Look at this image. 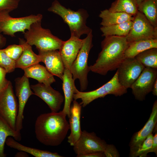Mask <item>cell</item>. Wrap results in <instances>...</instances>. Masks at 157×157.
Returning a JSON list of instances; mask_svg holds the SVG:
<instances>
[{
  "label": "cell",
  "instance_id": "4",
  "mask_svg": "<svg viewBox=\"0 0 157 157\" xmlns=\"http://www.w3.org/2000/svg\"><path fill=\"white\" fill-rule=\"evenodd\" d=\"M41 21L33 23L24 33L26 42L31 46L35 45L38 51L59 50L63 41L53 35L49 29L43 28Z\"/></svg>",
  "mask_w": 157,
  "mask_h": 157
},
{
  "label": "cell",
  "instance_id": "34",
  "mask_svg": "<svg viewBox=\"0 0 157 157\" xmlns=\"http://www.w3.org/2000/svg\"><path fill=\"white\" fill-rule=\"evenodd\" d=\"M105 157H118L120 155L115 147L113 144H107L104 151Z\"/></svg>",
  "mask_w": 157,
  "mask_h": 157
},
{
  "label": "cell",
  "instance_id": "7",
  "mask_svg": "<svg viewBox=\"0 0 157 157\" xmlns=\"http://www.w3.org/2000/svg\"><path fill=\"white\" fill-rule=\"evenodd\" d=\"M42 18L40 14L14 18L10 16L8 12L0 11V33L15 37L16 33H24L33 23L42 20Z\"/></svg>",
  "mask_w": 157,
  "mask_h": 157
},
{
  "label": "cell",
  "instance_id": "27",
  "mask_svg": "<svg viewBox=\"0 0 157 157\" xmlns=\"http://www.w3.org/2000/svg\"><path fill=\"white\" fill-rule=\"evenodd\" d=\"M142 13L155 28H157V0H144L138 6Z\"/></svg>",
  "mask_w": 157,
  "mask_h": 157
},
{
  "label": "cell",
  "instance_id": "19",
  "mask_svg": "<svg viewBox=\"0 0 157 157\" xmlns=\"http://www.w3.org/2000/svg\"><path fill=\"white\" fill-rule=\"evenodd\" d=\"M62 89L64 94V104L62 112L69 117L72 102L73 100L74 94L78 90L75 81L70 70L65 68L62 79Z\"/></svg>",
  "mask_w": 157,
  "mask_h": 157
},
{
  "label": "cell",
  "instance_id": "14",
  "mask_svg": "<svg viewBox=\"0 0 157 157\" xmlns=\"http://www.w3.org/2000/svg\"><path fill=\"white\" fill-rule=\"evenodd\" d=\"M30 86L34 95L44 101L51 112H58L64 101V97L60 93L54 89L51 85H46L42 83H39Z\"/></svg>",
  "mask_w": 157,
  "mask_h": 157
},
{
  "label": "cell",
  "instance_id": "22",
  "mask_svg": "<svg viewBox=\"0 0 157 157\" xmlns=\"http://www.w3.org/2000/svg\"><path fill=\"white\" fill-rule=\"evenodd\" d=\"M134 16L124 12H112L107 9L101 11L99 15L101 19L100 25L102 26L133 21Z\"/></svg>",
  "mask_w": 157,
  "mask_h": 157
},
{
  "label": "cell",
  "instance_id": "26",
  "mask_svg": "<svg viewBox=\"0 0 157 157\" xmlns=\"http://www.w3.org/2000/svg\"><path fill=\"white\" fill-rule=\"evenodd\" d=\"M132 24L133 21L130 20L108 26H101L100 29L102 33V36L126 37L131 30Z\"/></svg>",
  "mask_w": 157,
  "mask_h": 157
},
{
  "label": "cell",
  "instance_id": "8",
  "mask_svg": "<svg viewBox=\"0 0 157 157\" xmlns=\"http://www.w3.org/2000/svg\"><path fill=\"white\" fill-rule=\"evenodd\" d=\"M18 104L11 82L0 93V116L13 129H15Z\"/></svg>",
  "mask_w": 157,
  "mask_h": 157
},
{
  "label": "cell",
  "instance_id": "9",
  "mask_svg": "<svg viewBox=\"0 0 157 157\" xmlns=\"http://www.w3.org/2000/svg\"><path fill=\"white\" fill-rule=\"evenodd\" d=\"M129 43L135 41L157 38V28L154 27L143 13L138 11L131 28L126 37Z\"/></svg>",
  "mask_w": 157,
  "mask_h": 157
},
{
  "label": "cell",
  "instance_id": "17",
  "mask_svg": "<svg viewBox=\"0 0 157 157\" xmlns=\"http://www.w3.org/2000/svg\"><path fill=\"white\" fill-rule=\"evenodd\" d=\"M38 51L41 62L44 63L47 69L53 76L62 79L65 67L59 51Z\"/></svg>",
  "mask_w": 157,
  "mask_h": 157
},
{
  "label": "cell",
  "instance_id": "41",
  "mask_svg": "<svg viewBox=\"0 0 157 157\" xmlns=\"http://www.w3.org/2000/svg\"><path fill=\"white\" fill-rule=\"evenodd\" d=\"M137 0V3L138 6L144 0Z\"/></svg>",
  "mask_w": 157,
  "mask_h": 157
},
{
  "label": "cell",
  "instance_id": "28",
  "mask_svg": "<svg viewBox=\"0 0 157 157\" xmlns=\"http://www.w3.org/2000/svg\"><path fill=\"white\" fill-rule=\"evenodd\" d=\"M137 0H115L108 10L113 12L125 13L134 16L138 11Z\"/></svg>",
  "mask_w": 157,
  "mask_h": 157
},
{
  "label": "cell",
  "instance_id": "32",
  "mask_svg": "<svg viewBox=\"0 0 157 157\" xmlns=\"http://www.w3.org/2000/svg\"><path fill=\"white\" fill-rule=\"evenodd\" d=\"M3 50L10 58L15 61L22 54L23 47L20 44H13L8 46Z\"/></svg>",
  "mask_w": 157,
  "mask_h": 157
},
{
  "label": "cell",
  "instance_id": "29",
  "mask_svg": "<svg viewBox=\"0 0 157 157\" xmlns=\"http://www.w3.org/2000/svg\"><path fill=\"white\" fill-rule=\"evenodd\" d=\"M144 67L157 69V48L147 49L135 57Z\"/></svg>",
  "mask_w": 157,
  "mask_h": 157
},
{
  "label": "cell",
  "instance_id": "35",
  "mask_svg": "<svg viewBox=\"0 0 157 157\" xmlns=\"http://www.w3.org/2000/svg\"><path fill=\"white\" fill-rule=\"evenodd\" d=\"M7 73L5 70L0 66V93L7 86L9 82L6 78Z\"/></svg>",
  "mask_w": 157,
  "mask_h": 157
},
{
  "label": "cell",
  "instance_id": "37",
  "mask_svg": "<svg viewBox=\"0 0 157 157\" xmlns=\"http://www.w3.org/2000/svg\"><path fill=\"white\" fill-rule=\"evenodd\" d=\"M105 157L104 152L92 153L84 156L83 157Z\"/></svg>",
  "mask_w": 157,
  "mask_h": 157
},
{
  "label": "cell",
  "instance_id": "15",
  "mask_svg": "<svg viewBox=\"0 0 157 157\" xmlns=\"http://www.w3.org/2000/svg\"><path fill=\"white\" fill-rule=\"evenodd\" d=\"M157 123V101L156 100L153 104L151 112L148 121L142 129L132 135L129 144L130 157L147 137L152 133Z\"/></svg>",
  "mask_w": 157,
  "mask_h": 157
},
{
  "label": "cell",
  "instance_id": "11",
  "mask_svg": "<svg viewBox=\"0 0 157 157\" xmlns=\"http://www.w3.org/2000/svg\"><path fill=\"white\" fill-rule=\"evenodd\" d=\"M144 67L135 57L125 58L117 69L119 83L127 89L131 88Z\"/></svg>",
  "mask_w": 157,
  "mask_h": 157
},
{
  "label": "cell",
  "instance_id": "23",
  "mask_svg": "<svg viewBox=\"0 0 157 157\" xmlns=\"http://www.w3.org/2000/svg\"><path fill=\"white\" fill-rule=\"evenodd\" d=\"M5 144L8 147L19 151H23L36 157H62L57 153L43 150L24 145L17 142L14 138L9 136L6 141Z\"/></svg>",
  "mask_w": 157,
  "mask_h": 157
},
{
  "label": "cell",
  "instance_id": "20",
  "mask_svg": "<svg viewBox=\"0 0 157 157\" xmlns=\"http://www.w3.org/2000/svg\"><path fill=\"white\" fill-rule=\"evenodd\" d=\"M24 75L28 78H31L37 80L39 83L46 85H51L56 81L53 75L46 67L39 63L26 67L23 69Z\"/></svg>",
  "mask_w": 157,
  "mask_h": 157
},
{
  "label": "cell",
  "instance_id": "40",
  "mask_svg": "<svg viewBox=\"0 0 157 157\" xmlns=\"http://www.w3.org/2000/svg\"><path fill=\"white\" fill-rule=\"evenodd\" d=\"M15 157H28V155L26 154V153L23 151H20L19 152L17 153L15 155Z\"/></svg>",
  "mask_w": 157,
  "mask_h": 157
},
{
  "label": "cell",
  "instance_id": "24",
  "mask_svg": "<svg viewBox=\"0 0 157 157\" xmlns=\"http://www.w3.org/2000/svg\"><path fill=\"white\" fill-rule=\"evenodd\" d=\"M154 48H157V38L140 40L129 43L125 52V58H135L139 53Z\"/></svg>",
  "mask_w": 157,
  "mask_h": 157
},
{
  "label": "cell",
  "instance_id": "25",
  "mask_svg": "<svg viewBox=\"0 0 157 157\" xmlns=\"http://www.w3.org/2000/svg\"><path fill=\"white\" fill-rule=\"evenodd\" d=\"M11 137L17 141H20L22 137L20 131L12 128L0 116V157L6 156L4 153V145L7 138Z\"/></svg>",
  "mask_w": 157,
  "mask_h": 157
},
{
  "label": "cell",
  "instance_id": "5",
  "mask_svg": "<svg viewBox=\"0 0 157 157\" xmlns=\"http://www.w3.org/2000/svg\"><path fill=\"white\" fill-rule=\"evenodd\" d=\"M92 31L83 39L82 46L72 64L70 70L74 80H79L81 91L86 89L88 84V75L90 71L88 64L89 53L93 46Z\"/></svg>",
  "mask_w": 157,
  "mask_h": 157
},
{
  "label": "cell",
  "instance_id": "3",
  "mask_svg": "<svg viewBox=\"0 0 157 157\" xmlns=\"http://www.w3.org/2000/svg\"><path fill=\"white\" fill-rule=\"evenodd\" d=\"M48 10L62 18L64 22L68 25L71 35L80 38L82 35H87L92 31L86 25L89 14L83 9L74 11L66 8L56 0L53 2Z\"/></svg>",
  "mask_w": 157,
  "mask_h": 157
},
{
  "label": "cell",
  "instance_id": "18",
  "mask_svg": "<svg viewBox=\"0 0 157 157\" xmlns=\"http://www.w3.org/2000/svg\"><path fill=\"white\" fill-rule=\"evenodd\" d=\"M81 108V105L76 100H73L69 117L71 132L67 138L68 142L73 146L79 139L82 132L80 121Z\"/></svg>",
  "mask_w": 157,
  "mask_h": 157
},
{
  "label": "cell",
  "instance_id": "30",
  "mask_svg": "<svg viewBox=\"0 0 157 157\" xmlns=\"http://www.w3.org/2000/svg\"><path fill=\"white\" fill-rule=\"evenodd\" d=\"M153 138V134L151 133L147 137L130 157H147L148 151L151 147Z\"/></svg>",
  "mask_w": 157,
  "mask_h": 157
},
{
  "label": "cell",
  "instance_id": "39",
  "mask_svg": "<svg viewBox=\"0 0 157 157\" xmlns=\"http://www.w3.org/2000/svg\"><path fill=\"white\" fill-rule=\"evenodd\" d=\"M153 95L155 96H157V78L155 80L154 84L152 91Z\"/></svg>",
  "mask_w": 157,
  "mask_h": 157
},
{
  "label": "cell",
  "instance_id": "13",
  "mask_svg": "<svg viewBox=\"0 0 157 157\" xmlns=\"http://www.w3.org/2000/svg\"><path fill=\"white\" fill-rule=\"evenodd\" d=\"M28 78L24 75L15 79V94L18 100V110L15 129L19 131L23 128L24 112L26 104L30 96L34 94L31 90Z\"/></svg>",
  "mask_w": 157,
  "mask_h": 157
},
{
  "label": "cell",
  "instance_id": "38",
  "mask_svg": "<svg viewBox=\"0 0 157 157\" xmlns=\"http://www.w3.org/2000/svg\"><path fill=\"white\" fill-rule=\"evenodd\" d=\"M6 42V38L0 33V48H2L5 46Z\"/></svg>",
  "mask_w": 157,
  "mask_h": 157
},
{
  "label": "cell",
  "instance_id": "31",
  "mask_svg": "<svg viewBox=\"0 0 157 157\" xmlns=\"http://www.w3.org/2000/svg\"><path fill=\"white\" fill-rule=\"evenodd\" d=\"M0 66L4 69L7 73L13 72L16 68L15 61L10 58L3 49H0Z\"/></svg>",
  "mask_w": 157,
  "mask_h": 157
},
{
  "label": "cell",
  "instance_id": "33",
  "mask_svg": "<svg viewBox=\"0 0 157 157\" xmlns=\"http://www.w3.org/2000/svg\"><path fill=\"white\" fill-rule=\"evenodd\" d=\"M21 0H0V11L9 13L17 9Z\"/></svg>",
  "mask_w": 157,
  "mask_h": 157
},
{
  "label": "cell",
  "instance_id": "12",
  "mask_svg": "<svg viewBox=\"0 0 157 157\" xmlns=\"http://www.w3.org/2000/svg\"><path fill=\"white\" fill-rule=\"evenodd\" d=\"M156 78L157 69L144 67L131 87L135 99L140 101L144 100L146 95L152 91Z\"/></svg>",
  "mask_w": 157,
  "mask_h": 157
},
{
  "label": "cell",
  "instance_id": "36",
  "mask_svg": "<svg viewBox=\"0 0 157 157\" xmlns=\"http://www.w3.org/2000/svg\"><path fill=\"white\" fill-rule=\"evenodd\" d=\"M153 132L154 133L153 135L152 144L151 148L148 151L149 152H154L156 156L157 155V125H156L153 130Z\"/></svg>",
  "mask_w": 157,
  "mask_h": 157
},
{
  "label": "cell",
  "instance_id": "1",
  "mask_svg": "<svg viewBox=\"0 0 157 157\" xmlns=\"http://www.w3.org/2000/svg\"><path fill=\"white\" fill-rule=\"evenodd\" d=\"M66 115L62 111L40 114L35 123L36 137L46 146H57L65 138L69 129Z\"/></svg>",
  "mask_w": 157,
  "mask_h": 157
},
{
  "label": "cell",
  "instance_id": "21",
  "mask_svg": "<svg viewBox=\"0 0 157 157\" xmlns=\"http://www.w3.org/2000/svg\"><path fill=\"white\" fill-rule=\"evenodd\" d=\"M19 44L22 45L23 51L19 58L15 61V68L22 69L41 62L40 57L33 51L31 46L25 40L19 38Z\"/></svg>",
  "mask_w": 157,
  "mask_h": 157
},
{
  "label": "cell",
  "instance_id": "16",
  "mask_svg": "<svg viewBox=\"0 0 157 157\" xmlns=\"http://www.w3.org/2000/svg\"><path fill=\"white\" fill-rule=\"evenodd\" d=\"M83 39L71 35L70 38L63 41L59 49L65 68L70 69L82 46Z\"/></svg>",
  "mask_w": 157,
  "mask_h": 157
},
{
  "label": "cell",
  "instance_id": "2",
  "mask_svg": "<svg viewBox=\"0 0 157 157\" xmlns=\"http://www.w3.org/2000/svg\"><path fill=\"white\" fill-rule=\"evenodd\" d=\"M104 37L97 59L94 64L89 66L90 71L103 75L117 69L125 58V52L129 44L126 37Z\"/></svg>",
  "mask_w": 157,
  "mask_h": 157
},
{
  "label": "cell",
  "instance_id": "10",
  "mask_svg": "<svg viewBox=\"0 0 157 157\" xmlns=\"http://www.w3.org/2000/svg\"><path fill=\"white\" fill-rule=\"evenodd\" d=\"M107 144L94 132L84 130L82 131L80 137L73 146V149L76 157H83L92 153L104 152Z\"/></svg>",
  "mask_w": 157,
  "mask_h": 157
},
{
  "label": "cell",
  "instance_id": "6",
  "mask_svg": "<svg viewBox=\"0 0 157 157\" xmlns=\"http://www.w3.org/2000/svg\"><path fill=\"white\" fill-rule=\"evenodd\" d=\"M127 89L119 83L117 71L114 76L108 81L95 90L88 92L80 91L78 90L74 94L73 99H80V104L84 107L94 100L104 97L110 94L120 96L126 93Z\"/></svg>",
  "mask_w": 157,
  "mask_h": 157
}]
</instances>
